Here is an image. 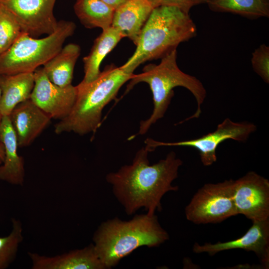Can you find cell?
I'll list each match as a JSON object with an SVG mask.
<instances>
[{"instance_id": "26", "label": "cell", "mask_w": 269, "mask_h": 269, "mask_svg": "<svg viewBox=\"0 0 269 269\" xmlns=\"http://www.w3.org/2000/svg\"><path fill=\"white\" fill-rule=\"evenodd\" d=\"M101 0L115 10L129 0Z\"/></svg>"}, {"instance_id": "21", "label": "cell", "mask_w": 269, "mask_h": 269, "mask_svg": "<svg viewBox=\"0 0 269 269\" xmlns=\"http://www.w3.org/2000/svg\"><path fill=\"white\" fill-rule=\"evenodd\" d=\"M213 11L231 12L250 18L269 16V0H207Z\"/></svg>"}, {"instance_id": "29", "label": "cell", "mask_w": 269, "mask_h": 269, "mask_svg": "<svg viewBox=\"0 0 269 269\" xmlns=\"http://www.w3.org/2000/svg\"><path fill=\"white\" fill-rule=\"evenodd\" d=\"M2 163V161L0 159V165Z\"/></svg>"}, {"instance_id": "13", "label": "cell", "mask_w": 269, "mask_h": 269, "mask_svg": "<svg viewBox=\"0 0 269 269\" xmlns=\"http://www.w3.org/2000/svg\"><path fill=\"white\" fill-rule=\"evenodd\" d=\"M9 117L19 147L30 145L48 126L51 119L30 99L17 105Z\"/></svg>"}, {"instance_id": "12", "label": "cell", "mask_w": 269, "mask_h": 269, "mask_svg": "<svg viewBox=\"0 0 269 269\" xmlns=\"http://www.w3.org/2000/svg\"><path fill=\"white\" fill-rule=\"evenodd\" d=\"M241 249L254 252L265 268L269 267V219L253 221V224L242 237L237 239L216 243L200 245L195 243L193 251L214 256L222 251Z\"/></svg>"}, {"instance_id": "20", "label": "cell", "mask_w": 269, "mask_h": 269, "mask_svg": "<svg viewBox=\"0 0 269 269\" xmlns=\"http://www.w3.org/2000/svg\"><path fill=\"white\" fill-rule=\"evenodd\" d=\"M74 9L87 28L99 27L104 30L112 26L115 9L101 0H77Z\"/></svg>"}, {"instance_id": "18", "label": "cell", "mask_w": 269, "mask_h": 269, "mask_svg": "<svg viewBox=\"0 0 269 269\" xmlns=\"http://www.w3.org/2000/svg\"><path fill=\"white\" fill-rule=\"evenodd\" d=\"M123 38L121 33L112 26L103 30L95 39L89 54L83 58L84 77L82 82L89 83L99 76L101 62Z\"/></svg>"}, {"instance_id": "23", "label": "cell", "mask_w": 269, "mask_h": 269, "mask_svg": "<svg viewBox=\"0 0 269 269\" xmlns=\"http://www.w3.org/2000/svg\"><path fill=\"white\" fill-rule=\"evenodd\" d=\"M22 33L14 15L0 3V55L6 51Z\"/></svg>"}, {"instance_id": "17", "label": "cell", "mask_w": 269, "mask_h": 269, "mask_svg": "<svg viewBox=\"0 0 269 269\" xmlns=\"http://www.w3.org/2000/svg\"><path fill=\"white\" fill-rule=\"evenodd\" d=\"M34 85L33 72L0 75L2 116H9L17 105L29 99Z\"/></svg>"}, {"instance_id": "24", "label": "cell", "mask_w": 269, "mask_h": 269, "mask_svg": "<svg viewBox=\"0 0 269 269\" xmlns=\"http://www.w3.org/2000/svg\"><path fill=\"white\" fill-rule=\"evenodd\" d=\"M251 63L255 72L267 83L269 82V47L261 45L252 53Z\"/></svg>"}, {"instance_id": "6", "label": "cell", "mask_w": 269, "mask_h": 269, "mask_svg": "<svg viewBox=\"0 0 269 269\" xmlns=\"http://www.w3.org/2000/svg\"><path fill=\"white\" fill-rule=\"evenodd\" d=\"M75 29L73 22L60 20L54 32L42 38L32 37L22 32L0 55V75L34 72L59 52Z\"/></svg>"}, {"instance_id": "3", "label": "cell", "mask_w": 269, "mask_h": 269, "mask_svg": "<svg viewBox=\"0 0 269 269\" xmlns=\"http://www.w3.org/2000/svg\"><path fill=\"white\" fill-rule=\"evenodd\" d=\"M177 50L174 49L161 58L158 64H149L138 74H134L129 80L126 92L134 85L144 82L148 84L152 94L153 109L150 117L140 122L138 134L143 135L157 121L162 118L174 96L173 89L182 87L189 90L194 97L197 109L192 116L181 123L197 119L201 113V105L207 92L202 83L195 76L186 74L178 67Z\"/></svg>"}, {"instance_id": "19", "label": "cell", "mask_w": 269, "mask_h": 269, "mask_svg": "<svg viewBox=\"0 0 269 269\" xmlns=\"http://www.w3.org/2000/svg\"><path fill=\"white\" fill-rule=\"evenodd\" d=\"M80 52V47L77 44L69 43L62 47L42 67L48 79L60 87L71 85L75 65Z\"/></svg>"}, {"instance_id": "9", "label": "cell", "mask_w": 269, "mask_h": 269, "mask_svg": "<svg viewBox=\"0 0 269 269\" xmlns=\"http://www.w3.org/2000/svg\"><path fill=\"white\" fill-rule=\"evenodd\" d=\"M234 201L238 214L252 220L269 219V181L251 171L234 180Z\"/></svg>"}, {"instance_id": "4", "label": "cell", "mask_w": 269, "mask_h": 269, "mask_svg": "<svg viewBox=\"0 0 269 269\" xmlns=\"http://www.w3.org/2000/svg\"><path fill=\"white\" fill-rule=\"evenodd\" d=\"M196 34V26L188 13L175 7H156L141 30L134 54L120 67L134 73L140 64L161 58Z\"/></svg>"}, {"instance_id": "1", "label": "cell", "mask_w": 269, "mask_h": 269, "mask_svg": "<svg viewBox=\"0 0 269 269\" xmlns=\"http://www.w3.org/2000/svg\"><path fill=\"white\" fill-rule=\"evenodd\" d=\"M148 152L146 147L141 148L131 164L124 165L106 177L112 186L114 196L129 215L141 208H144L148 215H154L156 210H162L163 195L179 188L172 183L178 177L182 161L171 151L164 159L150 165Z\"/></svg>"}, {"instance_id": "22", "label": "cell", "mask_w": 269, "mask_h": 269, "mask_svg": "<svg viewBox=\"0 0 269 269\" xmlns=\"http://www.w3.org/2000/svg\"><path fill=\"white\" fill-rule=\"evenodd\" d=\"M23 240L21 222L12 219V230L6 236L0 237V269H5L14 261Z\"/></svg>"}, {"instance_id": "5", "label": "cell", "mask_w": 269, "mask_h": 269, "mask_svg": "<svg viewBox=\"0 0 269 269\" xmlns=\"http://www.w3.org/2000/svg\"><path fill=\"white\" fill-rule=\"evenodd\" d=\"M134 73L120 67L107 66L94 80L81 82L77 88V96L69 114L54 126L57 134L74 132L84 135L95 132L101 123L105 107L115 99L121 87L129 81Z\"/></svg>"}, {"instance_id": "16", "label": "cell", "mask_w": 269, "mask_h": 269, "mask_svg": "<svg viewBox=\"0 0 269 269\" xmlns=\"http://www.w3.org/2000/svg\"><path fill=\"white\" fill-rule=\"evenodd\" d=\"M153 8L149 0H129L115 10L111 26L136 45Z\"/></svg>"}, {"instance_id": "11", "label": "cell", "mask_w": 269, "mask_h": 269, "mask_svg": "<svg viewBox=\"0 0 269 269\" xmlns=\"http://www.w3.org/2000/svg\"><path fill=\"white\" fill-rule=\"evenodd\" d=\"M34 85L30 99L51 119L60 120L70 112L76 100L77 88L60 87L51 82L43 68L33 72Z\"/></svg>"}, {"instance_id": "7", "label": "cell", "mask_w": 269, "mask_h": 269, "mask_svg": "<svg viewBox=\"0 0 269 269\" xmlns=\"http://www.w3.org/2000/svg\"><path fill=\"white\" fill-rule=\"evenodd\" d=\"M234 180L206 183L186 206L187 220L196 224H214L238 215L233 197Z\"/></svg>"}, {"instance_id": "15", "label": "cell", "mask_w": 269, "mask_h": 269, "mask_svg": "<svg viewBox=\"0 0 269 269\" xmlns=\"http://www.w3.org/2000/svg\"><path fill=\"white\" fill-rule=\"evenodd\" d=\"M0 141L4 146V158L0 165V179L13 185H22L24 178V160L18 155V145L9 116L0 122Z\"/></svg>"}, {"instance_id": "25", "label": "cell", "mask_w": 269, "mask_h": 269, "mask_svg": "<svg viewBox=\"0 0 269 269\" xmlns=\"http://www.w3.org/2000/svg\"><path fill=\"white\" fill-rule=\"evenodd\" d=\"M207 0H149L154 8L160 6L177 7L183 12L188 13L194 6L206 3Z\"/></svg>"}, {"instance_id": "10", "label": "cell", "mask_w": 269, "mask_h": 269, "mask_svg": "<svg viewBox=\"0 0 269 269\" xmlns=\"http://www.w3.org/2000/svg\"><path fill=\"white\" fill-rule=\"evenodd\" d=\"M56 0H0L15 17L22 32L37 38L54 32L58 25L54 15Z\"/></svg>"}, {"instance_id": "8", "label": "cell", "mask_w": 269, "mask_h": 269, "mask_svg": "<svg viewBox=\"0 0 269 269\" xmlns=\"http://www.w3.org/2000/svg\"><path fill=\"white\" fill-rule=\"evenodd\" d=\"M257 129L256 125L253 123L247 121L235 122L227 118L218 125L216 130L198 138L172 142L147 138L145 143L149 152L158 146L194 148L198 151L203 165L208 166L216 162V150L220 144L227 139L244 142L256 131Z\"/></svg>"}, {"instance_id": "14", "label": "cell", "mask_w": 269, "mask_h": 269, "mask_svg": "<svg viewBox=\"0 0 269 269\" xmlns=\"http://www.w3.org/2000/svg\"><path fill=\"white\" fill-rule=\"evenodd\" d=\"M32 269H106L93 244L54 256L28 252Z\"/></svg>"}, {"instance_id": "2", "label": "cell", "mask_w": 269, "mask_h": 269, "mask_svg": "<svg viewBox=\"0 0 269 269\" xmlns=\"http://www.w3.org/2000/svg\"><path fill=\"white\" fill-rule=\"evenodd\" d=\"M168 239L157 216L146 213L129 221L116 217L102 222L94 234L93 244L105 269H109L136 249L157 247Z\"/></svg>"}, {"instance_id": "27", "label": "cell", "mask_w": 269, "mask_h": 269, "mask_svg": "<svg viewBox=\"0 0 269 269\" xmlns=\"http://www.w3.org/2000/svg\"><path fill=\"white\" fill-rule=\"evenodd\" d=\"M4 158V149L2 143L0 141V159L3 162Z\"/></svg>"}, {"instance_id": "28", "label": "cell", "mask_w": 269, "mask_h": 269, "mask_svg": "<svg viewBox=\"0 0 269 269\" xmlns=\"http://www.w3.org/2000/svg\"><path fill=\"white\" fill-rule=\"evenodd\" d=\"M1 88H0V97H1ZM2 115L0 113V122L1 121V118H2Z\"/></svg>"}]
</instances>
